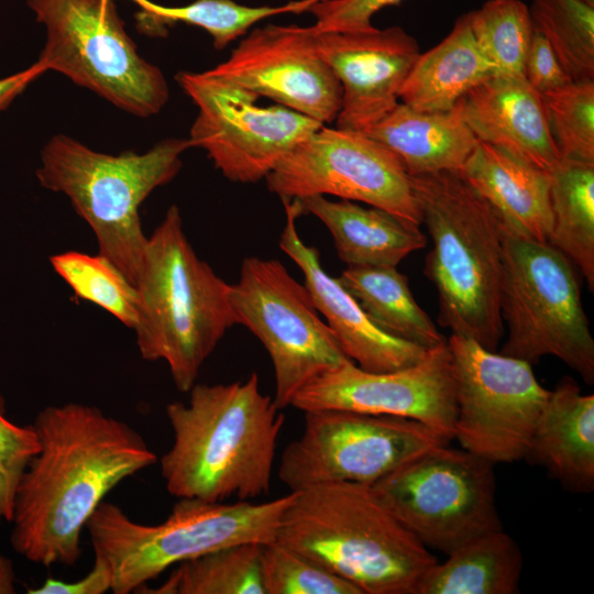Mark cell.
I'll use <instances>...</instances> for the list:
<instances>
[{"label":"cell","mask_w":594,"mask_h":594,"mask_svg":"<svg viewBox=\"0 0 594 594\" xmlns=\"http://www.w3.org/2000/svg\"><path fill=\"white\" fill-rule=\"evenodd\" d=\"M32 425L40 449L16 490L11 546L35 564L74 565L96 508L157 455L130 425L87 404L46 406Z\"/></svg>","instance_id":"1"},{"label":"cell","mask_w":594,"mask_h":594,"mask_svg":"<svg viewBox=\"0 0 594 594\" xmlns=\"http://www.w3.org/2000/svg\"><path fill=\"white\" fill-rule=\"evenodd\" d=\"M188 393L186 404L166 406L174 440L160 465L168 493L208 502L266 495L285 417L260 391L257 374Z\"/></svg>","instance_id":"2"},{"label":"cell","mask_w":594,"mask_h":594,"mask_svg":"<svg viewBox=\"0 0 594 594\" xmlns=\"http://www.w3.org/2000/svg\"><path fill=\"white\" fill-rule=\"evenodd\" d=\"M275 540L362 594H416L438 562L371 485L340 482L293 492Z\"/></svg>","instance_id":"3"},{"label":"cell","mask_w":594,"mask_h":594,"mask_svg":"<svg viewBox=\"0 0 594 594\" xmlns=\"http://www.w3.org/2000/svg\"><path fill=\"white\" fill-rule=\"evenodd\" d=\"M411 183L432 240L424 273L438 294L439 323L496 351L505 327L503 237L495 213L460 172L411 176Z\"/></svg>","instance_id":"4"},{"label":"cell","mask_w":594,"mask_h":594,"mask_svg":"<svg viewBox=\"0 0 594 594\" xmlns=\"http://www.w3.org/2000/svg\"><path fill=\"white\" fill-rule=\"evenodd\" d=\"M141 315L135 333L141 356L165 361L176 388L188 393L228 329L239 324L230 284L200 260L177 206L147 237L135 284Z\"/></svg>","instance_id":"5"},{"label":"cell","mask_w":594,"mask_h":594,"mask_svg":"<svg viewBox=\"0 0 594 594\" xmlns=\"http://www.w3.org/2000/svg\"><path fill=\"white\" fill-rule=\"evenodd\" d=\"M293 492L253 504L182 497L156 525L132 520L118 505L101 502L86 524L95 558L111 576L113 594L139 592L168 568L240 543L272 542Z\"/></svg>","instance_id":"6"},{"label":"cell","mask_w":594,"mask_h":594,"mask_svg":"<svg viewBox=\"0 0 594 594\" xmlns=\"http://www.w3.org/2000/svg\"><path fill=\"white\" fill-rule=\"evenodd\" d=\"M189 147L188 139L169 138L145 153L112 155L58 134L42 148L36 177L44 188L69 198L94 231L99 253L135 285L147 242L140 206L178 174Z\"/></svg>","instance_id":"7"},{"label":"cell","mask_w":594,"mask_h":594,"mask_svg":"<svg viewBox=\"0 0 594 594\" xmlns=\"http://www.w3.org/2000/svg\"><path fill=\"white\" fill-rule=\"evenodd\" d=\"M502 231V230H501ZM501 353L535 364L554 356L594 383V339L573 264L549 242L502 232Z\"/></svg>","instance_id":"8"},{"label":"cell","mask_w":594,"mask_h":594,"mask_svg":"<svg viewBox=\"0 0 594 594\" xmlns=\"http://www.w3.org/2000/svg\"><path fill=\"white\" fill-rule=\"evenodd\" d=\"M45 26L37 62L121 110L141 118L168 100L162 72L142 58L124 30L114 0H28Z\"/></svg>","instance_id":"9"},{"label":"cell","mask_w":594,"mask_h":594,"mask_svg":"<svg viewBox=\"0 0 594 594\" xmlns=\"http://www.w3.org/2000/svg\"><path fill=\"white\" fill-rule=\"evenodd\" d=\"M494 465L446 444L403 464L372 487L426 548L448 556L476 537L503 529Z\"/></svg>","instance_id":"10"},{"label":"cell","mask_w":594,"mask_h":594,"mask_svg":"<svg viewBox=\"0 0 594 594\" xmlns=\"http://www.w3.org/2000/svg\"><path fill=\"white\" fill-rule=\"evenodd\" d=\"M451 439L409 418L345 409L304 411L300 437L284 450L279 480L297 492L350 482L373 485Z\"/></svg>","instance_id":"11"},{"label":"cell","mask_w":594,"mask_h":594,"mask_svg":"<svg viewBox=\"0 0 594 594\" xmlns=\"http://www.w3.org/2000/svg\"><path fill=\"white\" fill-rule=\"evenodd\" d=\"M239 319L264 345L275 373L274 403L283 409L320 374L350 360L323 321L305 284L277 260H243L230 284Z\"/></svg>","instance_id":"12"},{"label":"cell","mask_w":594,"mask_h":594,"mask_svg":"<svg viewBox=\"0 0 594 594\" xmlns=\"http://www.w3.org/2000/svg\"><path fill=\"white\" fill-rule=\"evenodd\" d=\"M457 416L453 439L492 463L524 460L550 391L531 364L452 334Z\"/></svg>","instance_id":"13"},{"label":"cell","mask_w":594,"mask_h":594,"mask_svg":"<svg viewBox=\"0 0 594 594\" xmlns=\"http://www.w3.org/2000/svg\"><path fill=\"white\" fill-rule=\"evenodd\" d=\"M176 79L198 108L191 147L206 151L231 182L265 178L299 143L324 124L282 105L257 106L258 96L209 70Z\"/></svg>","instance_id":"14"},{"label":"cell","mask_w":594,"mask_h":594,"mask_svg":"<svg viewBox=\"0 0 594 594\" xmlns=\"http://www.w3.org/2000/svg\"><path fill=\"white\" fill-rule=\"evenodd\" d=\"M282 199L330 195L362 201L420 226L411 176L399 157L362 132L321 127L265 177Z\"/></svg>","instance_id":"15"},{"label":"cell","mask_w":594,"mask_h":594,"mask_svg":"<svg viewBox=\"0 0 594 594\" xmlns=\"http://www.w3.org/2000/svg\"><path fill=\"white\" fill-rule=\"evenodd\" d=\"M290 406L302 413L345 409L409 418L452 440L457 404L450 349L444 342L416 364L388 372L349 361L309 382Z\"/></svg>","instance_id":"16"},{"label":"cell","mask_w":594,"mask_h":594,"mask_svg":"<svg viewBox=\"0 0 594 594\" xmlns=\"http://www.w3.org/2000/svg\"><path fill=\"white\" fill-rule=\"evenodd\" d=\"M210 72L323 124L341 108L342 86L318 53L312 26L255 29Z\"/></svg>","instance_id":"17"},{"label":"cell","mask_w":594,"mask_h":594,"mask_svg":"<svg viewBox=\"0 0 594 594\" xmlns=\"http://www.w3.org/2000/svg\"><path fill=\"white\" fill-rule=\"evenodd\" d=\"M315 41L342 86L337 128L358 132L373 127L399 102L400 87L420 54L416 38L400 26L315 32Z\"/></svg>","instance_id":"18"},{"label":"cell","mask_w":594,"mask_h":594,"mask_svg":"<svg viewBox=\"0 0 594 594\" xmlns=\"http://www.w3.org/2000/svg\"><path fill=\"white\" fill-rule=\"evenodd\" d=\"M286 213L279 248L301 270L319 314L333 332L345 355L370 372H388L416 364L428 350L392 337L376 327L338 278L321 266L319 252L297 232L304 208L299 199H282Z\"/></svg>","instance_id":"19"},{"label":"cell","mask_w":594,"mask_h":594,"mask_svg":"<svg viewBox=\"0 0 594 594\" xmlns=\"http://www.w3.org/2000/svg\"><path fill=\"white\" fill-rule=\"evenodd\" d=\"M458 107L479 141L547 172L560 161L541 95L525 77L496 73L472 88Z\"/></svg>","instance_id":"20"},{"label":"cell","mask_w":594,"mask_h":594,"mask_svg":"<svg viewBox=\"0 0 594 594\" xmlns=\"http://www.w3.org/2000/svg\"><path fill=\"white\" fill-rule=\"evenodd\" d=\"M460 174L491 206L502 232L549 241L552 228L549 172L504 148L477 141Z\"/></svg>","instance_id":"21"},{"label":"cell","mask_w":594,"mask_h":594,"mask_svg":"<svg viewBox=\"0 0 594 594\" xmlns=\"http://www.w3.org/2000/svg\"><path fill=\"white\" fill-rule=\"evenodd\" d=\"M524 460L574 494L594 490V395L563 377L539 417Z\"/></svg>","instance_id":"22"},{"label":"cell","mask_w":594,"mask_h":594,"mask_svg":"<svg viewBox=\"0 0 594 594\" xmlns=\"http://www.w3.org/2000/svg\"><path fill=\"white\" fill-rule=\"evenodd\" d=\"M304 211L317 217L330 231L338 256L348 266H396L426 246L417 224L377 207L351 200L332 201L321 195L299 199Z\"/></svg>","instance_id":"23"},{"label":"cell","mask_w":594,"mask_h":594,"mask_svg":"<svg viewBox=\"0 0 594 594\" xmlns=\"http://www.w3.org/2000/svg\"><path fill=\"white\" fill-rule=\"evenodd\" d=\"M365 135L395 153L410 176L460 172L477 144L458 103L447 111H418L398 102Z\"/></svg>","instance_id":"24"},{"label":"cell","mask_w":594,"mask_h":594,"mask_svg":"<svg viewBox=\"0 0 594 594\" xmlns=\"http://www.w3.org/2000/svg\"><path fill=\"white\" fill-rule=\"evenodd\" d=\"M496 73L476 45L468 12L457 19L439 44L419 54L400 87L399 100L418 111L451 110Z\"/></svg>","instance_id":"25"},{"label":"cell","mask_w":594,"mask_h":594,"mask_svg":"<svg viewBox=\"0 0 594 594\" xmlns=\"http://www.w3.org/2000/svg\"><path fill=\"white\" fill-rule=\"evenodd\" d=\"M436 563L416 594H515L519 592L522 556L503 529L472 539Z\"/></svg>","instance_id":"26"},{"label":"cell","mask_w":594,"mask_h":594,"mask_svg":"<svg viewBox=\"0 0 594 594\" xmlns=\"http://www.w3.org/2000/svg\"><path fill=\"white\" fill-rule=\"evenodd\" d=\"M338 279L387 334L427 350L447 342L396 266H348Z\"/></svg>","instance_id":"27"},{"label":"cell","mask_w":594,"mask_h":594,"mask_svg":"<svg viewBox=\"0 0 594 594\" xmlns=\"http://www.w3.org/2000/svg\"><path fill=\"white\" fill-rule=\"evenodd\" d=\"M550 173L549 243L594 290V164L560 160Z\"/></svg>","instance_id":"28"},{"label":"cell","mask_w":594,"mask_h":594,"mask_svg":"<svg viewBox=\"0 0 594 594\" xmlns=\"http://www.w3.org/2000/svg\"><path fill=\"white\" fill-rule=\"evenodd\" d=\"M139 7L138 26L144 33L163 34L167 25L183 22L201 28L223 50L257 21L285 13L301 12L320 0H301L280 7H249L233 0H195L182 7H165L152 0H131Z\"/></svg>","instance_id":"29"},{"label":"cell","mask_w":594,"mask_h":594,"mask_svg":"<svg viewBox=\"0 0 594 594\" xmlns=\"http://www.w3.org/2000/svg\"><path fill=\"white\" fill-rule=\"evenodd\" d=\"M261 543L248 542L184 561L153 594H265Z\"/></svg>","instance_id":"30"},{"label":"cell","mask_w":594,"mask_h":594,"mask_svg":"<svg viewBox=\"0 0 594 594\" xmlns=\"http://www.w3.org/2000/svg\"><path fill=\"white\" fill-rule=\"evenodd\" d=\"M56 274L84 300L105 309L134 330L140 321L139 290L106 256L66 251L50 258Z\"/></svg>","instance_id":"31"},{"label":"cell","mask_w":594,"mask_h":594,"mask_svg":"<svg viewBox=\"0 0 594 594\" xmlns=\"http://www.w3.org/2000/svg\"><path fill=\"white\" fill-rule=\"evenodd\" d=\"M529 12L568 76L573 81L594 80V6L582 0H531Z\"/></svg>","instance_id":"32"},{"label":"cell","mask_w":594,"mask_h":594,"mask_svg":"<svg viewBox=\"0 0 594 594\" xmlns=\"http://www.w3.org/2000/svg\"><path fill=\"white\" fill-rule=\"evenodd\" d=\"M469 16L479 50L497 73L525 77L534 32L529 7L521 0H487Z\"/></svg>","instance_id":"33"},{"label":"cell","mask_w":594,"mask_h":594,"mask_svg":"<svg viewBox=\"0 0 594 594\" xmlns=\"http://www.w3.org/2000/svg\"><path fill=\"white\" fill-rule=\"evenodd\" d=\"M560 160L594 164V80L541 94Z\"/></svg>","instance_id":"34"},{"label":"cell","mask_w":594,"mask_h":594,"mask_svg":"<svg viewBox=\"0 0 594 594\" xmlns=\"http://www.w3.org/2000/svg\"><path fill=\"white\" fill-rule=\"evenodd\" d=\"M261 578L265 594H362L353 583L276 540L262 544Z\"/></svg>","instance_id":"35"},{"label":"cell","mask_w":594,"mask_h":594,"mask_svg":"<svg viewBox=\"0 0 594 594\" xmlns=\"http://www.w3.org/2000/svg\"><path fill=\"white\" fill-rule=\"evenodd\" d=\"M38 449L33 425L10 420L0 392V525L11 521L19 483Z\"/></svg>","instance_id":"36"},{"label":"cell","mask_w":594,"mask_h":594,"mask_svg":"<svg viewBox=\"0 0 594 594\" xmlns=\"http://www.w3.org/2000/svg\"><path fill=\"white\" fill-rule=\"evenodd\" d=\"M402 0H320L307 11L316 18L315 32H366L375 29L372 18Z\"/></svg>","instance_id":"37"},{"label":"cell","mask_w":594,"mask_h":594,"mask_svg":"<svg viewBox=\"0 0 594 594\" xmlns=\"http://www.w3.org/2000/svg\"><path fill=\"white\" fill-rule=\"evenodd\" d=\"M525 78L540 95L573 81L562 68L548 40L535 28L525 59Z\"/></svg>","instance_id":"38"},{"label":"cell","mask_w":594,"mask_h":594,"mask_svg":"<svg viewBox=\"0 0 594 594\" xmlns=\"http://www.w3.org/2000/svg\"><path fill=\"white\" fill-rule=\"evenodd\" d=\"M111 591V576L107 565L95 558L91 570L75 581L47 578L42 585L29 588V594H105Z\"/></svg>","instance_id":"39"},{"label":"cell","mask_w":594,"mask_h":594,"mask_svg":"<svg viewBox=\"0 0 594 594\" xmlns=\"http://www.w3.org/2000/svg\"><path fill=\"white\" fill-rule=\"evenodd\" d=\"M46 69L36 61L28 68L0 79V112Z\"/></svg>","instance_id":"40"},{"label":"cell","mask_w":594,"mask_h":594,"mask_svg":"<svg viewBox=\"0 0 594 594\" xmlns=\"http://www.w3.org/2000/svg\"><path fill=\"white\" fill-rule=\"evenodd\" d=\"M16 592V575L13 562L0 551V594Z\"/></svg>","instance_id":"41"},{"label":"cell","mask_w":594,"mask_h":594,"mask_svg":"<svg viewBox=\"0 0 594 594\" xmlns=\"http://www.w3.org/2000/svg\"><path fill=\"white\" fill-rule=\"evenodd\" d=\"M582 1L586 2L590 6H594V0H582Z\"/></svg>","instance_id":"42"}]
</instances>
